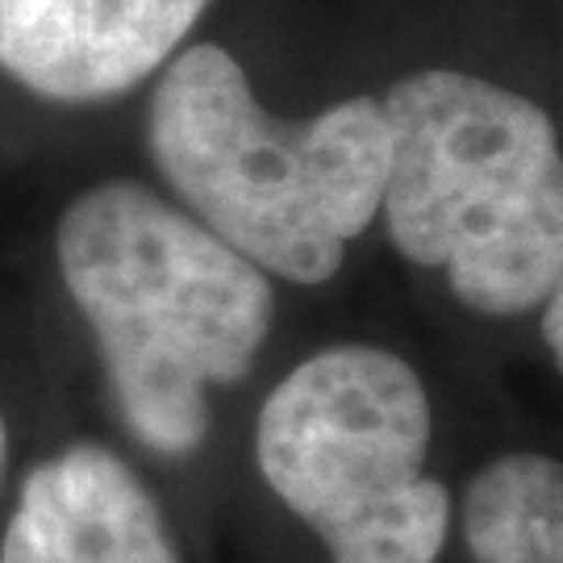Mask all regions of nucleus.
Wrapping results in <instances>:
<instances>
[{"label":"nucleus","instance_id":"obj_1","mask_svg":"<svg viewBox=\"0 0 563 563\" xmlns=\"http://www.w3.org/2000/svg\"><path fill=\"white\" fill-rule=\"evenodd\" d=\"M55 251L121 422L155 455H192L209 434V388L242 380L272 330L267 272L134 180L80 192Z\"/></svg>","mask_w":563,"mask_h":563},{"label":"nucleus","instance_id":"obj_2","mask_svg":"<svg viewBox=\"0 0 563 563\" xmlns=\"http://www.w3.org/2000/svg\"><path fill=\"white\" fill-rule=\"evenodd\" d=\"M146 134L197 222L280 280L325 284L380 213L388 130L376 97L284 121L225 46L201 42L155 84Z\"/></svg>","mask_w":563,"mask_h":563},{"label":"nucleus","instance_id":"obj_3","mask_svg":"<svg viewBox=\"0 0 563 563\" xmlns=\"http://www.w3.org/2000/svg\"><path fill=\"white\" fill-rule=\"evenodd\" d=\"M388 130L380 213L409 263L514 318L563 280V159L547 109L463 71H413L380 101Z\"/></svg>","mask_w":563,"mask_h":563},{"label":"nucleus","instance_id":"obj_4","mask_svg":"<svg viewBox=\"0 0 563 563\" xmlns=\"http://www.w3.org/2000/svg\"><path fill=\"white\" fill-rule=\"evenodd\" d=\"M430 401L418 372L380 346H330L263 401V481L334 563H434L451 497L426 476Z\"/></svg>","mask_w":563,"mask_h":563},{"label":"nucleus","instance_id":"obj_5","mask_svg":"<svg viewBox=\"0 0 563 563\" xmlns=\"http://www.w3.org/2000/svg\"><path fill=\"white\" fill-rule=\"evenodd\" d=\"M209 0H0V67L46 101L130 92L188 38Z\"/></svg>","mask_w":563,"mask_h":563},{"label":"nucleus","instance_id":"obj_6","mask_svg":"<svg viewBox=\"0 0 563 563\" xmlns=\"http://www.w3.org/2000/svg\"><path fill=\"white\" fill-rule=\"evenodd\" d=\"M0 563H180V555L130 463L76 443L25 476Z\"/></svg>","mask_w":563,"mask_h":563},{"label":"nucleus","instance_id":"obj_7","mask_svg":"<svg viewBox=\"0 0 563 563\" xmlns=\"http://www.w3.org/2000/svg\"><path fill=\"white\" fill-rule=\"evenodd\" d=\"M463 534L476 563H563V472L555 460L514 451L467 488Z\"/></svg>","mask_w":563,"mask_h":563},{"label":"nucleus","instance_id":"obj_8","mask_svg":"<svg viewBox=\"0 0 563 563\" xmlns=\"http://www.w3.org/2000/svg\"><path fill=\"white\" fill-rule=\"evenodd\" d=\"M560 318H563V305H560V292H551L547 297V313H543V339L547 346H551V355H555V363L563 360V334H560Z\"/></svg>","mask_w":563,"mask_h":563},{"label":"nucleus","instance_id":"obj_9","mask_svg":"<svg viewBox=\"0 0 563 563\" xmlns=\"http://www.w3.org/2000/svg\"><path fill=\"white\" fill-rule=\"evenodd\" d=\"M4 467H9V430H4V418H0V484H4Z\"/></svg>","mask_w":563,"mask_h":563}]
</instances>
